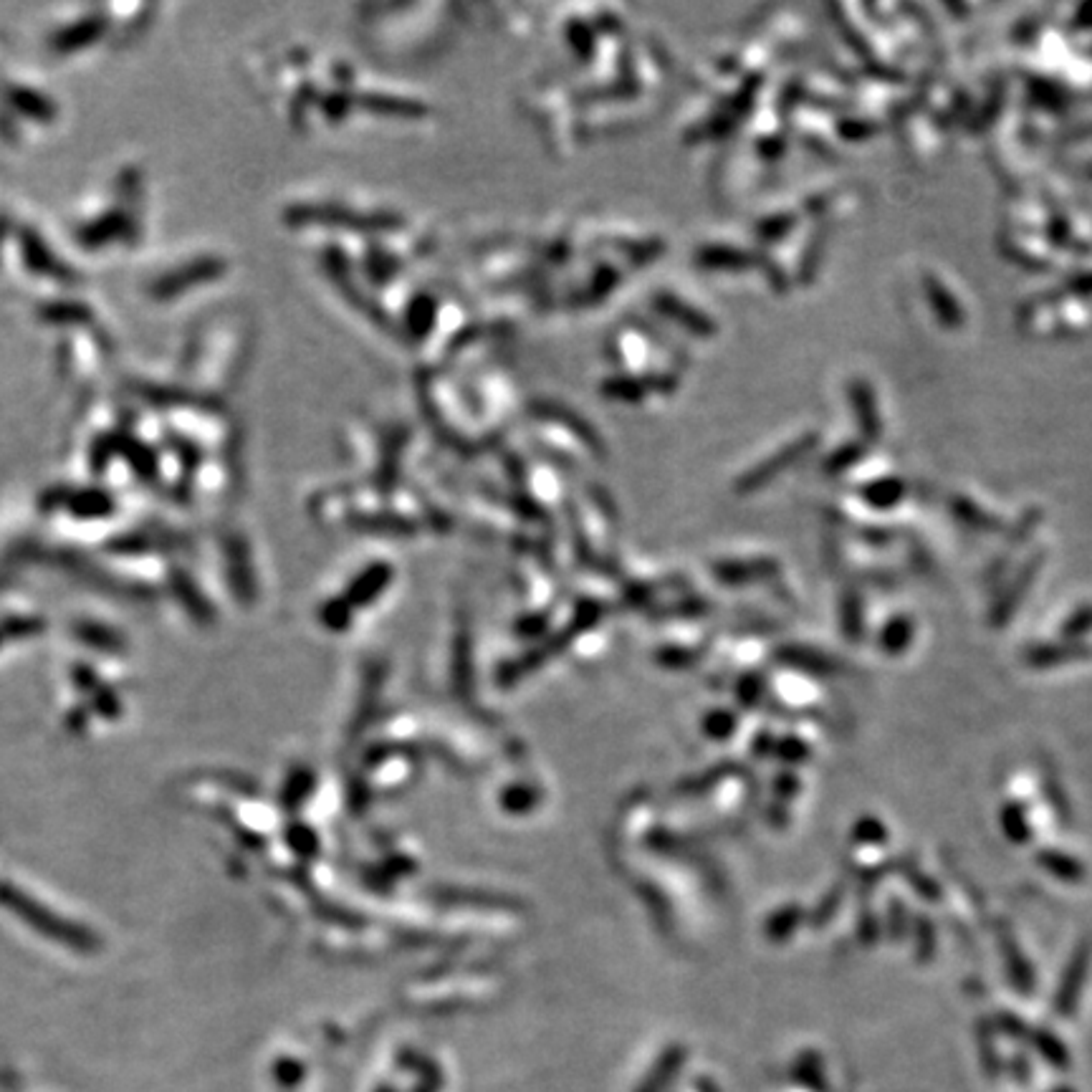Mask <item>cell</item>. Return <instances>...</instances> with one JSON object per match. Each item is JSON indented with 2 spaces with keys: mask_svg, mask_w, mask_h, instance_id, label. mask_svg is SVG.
<instances>
[{
  "mask_svg": "<svg viewBox=\"0 0 1092 1092\" xmlns=\"http://www.w3.org/2000/svg\"><path fill=\"white\" fill-rule=\"evenodd\" d=\"M863 630V607H860L858 595H847L845 597V632L850 637H860Z\"/></svg>",
  "mask_w": 1092,
  "mask_h": 1092,
  "instance_id": "23",
  "label": "cell"
},
{
  "mask_svg": "<svg viewBox=\"0 0 1092 1092\" xmlns=\"http://www.w3.org/2000/svg\"><path fill=\"white\" fill-rule=\"evenodd\" d=\"M999 943H1002L1004 959L1009 961V969L1014 972L1016 981L1022 986H1029V976H1032V972H1029V964L1024 961L1022 948L1016 946L1014 936H1009V931H999Z\"/></svg>",
  "mask_w": 1092,
  "mask_h": 1092,
  "instance_id": "17",
  "label": "cell"
},
{
  "mask_svg": "<svg viewBox=\"0 0 1092 1092\" xmlns=\"http://www.w3.org/2000/svg\"><path fill=\"white\" fill-rule=\"evenodd\" d=\"M951 511L961 524H966V527L981 529V531H994V529H999V521L994 519V516L986 514V511H981V508H978L973 501H969V498H953Z\"/></svg>",
  "mask_w": 1092,
  "mask_h": 1092,
  "instance_id": "16",
  "label": "cell"
},
{
  "mask_svg": "<svg viewBox=\"0 0 1092 1092\" xmlns=\"http://www.w3.org/2000/svg\"><path fill=\"white\" fill-rule=\"evenodd\" d=\"M1087 632H1092V604H1082V607L1075 610L1073 615L1067 617L1065 625H1062V635H1065L1067 640H1079V637H1085Z\"/></svg>",
  "mask_w": 1092,
  "mask_h": 1092,
  "instance_id": "18",
  "label": "cell"
},
{
  "mask_svg": "<svg viewBox=\"0 0 1092 1092\" xmlns=\"http://www.w3.org/2000/svg\"><path fill=\"white\" fill-rule=\"evenodd\" d=\"M1090 959H1092V943L1090 940H1082L1077 946V951H1075V956L1070 959V966H1067L1065 972V978H1062V986H1060V1002L1065 1004L1070 997H1077L1079 994V986H1082V981H1085V972L1087 966H1090Z\"/></svg>",
  "mask_w": 1092,
  "mask_h": 1092,
  "instance_id": "9",
  "label": "cell"
},
{
  "mask_svg": "<svg viewBox=\"0 0 1092 1092\" xmlns=\"http://www.w3.org/2000/svg\"><path fill=\"white\" fill-rule=\"evenodd\" d=\"M794 221H797L794 216L781 213V216L767 218V221L759 222V225H756V233H759L762 241H779V238H784V235L794 228Z\"/></svg>",
  "mask_w": 1092,
  "mask_h": 1092,
  "instance_id": "20",
  "label": "cell"
},
{
  "mask_svg": "<svg viewBox=\"0 0 1092 1092\" xmlns=\"http://www.w3.org/2000/svg\"><path fill=\"white\" fill-rule=\"evenodd\" d=\"M923 291H926L928 301H931V309H934V314L938 317V322L946 329H961L966 322V314L964 309H961L959 299L953 296L951 291H948L943 284H940L936 276H923Z\"/></svg>",
  "mask_w": 1092,
  "mask_h": 1092,
  "instance_id": "4",
  "label": "cell"
},
{
  "mask_svg": "<svg viewBox=\"0 0 1092 1092\" xmlns=\"http://www.w3.org/2000/svg\"><path fill=\"white\" fill-rule=\"evenodd\" d=\"M860 936H863V940H870V943L877 938L875 918H870V923H868V918H863V921H860Z\"/></svg>",
  "mask_w": 1092,
  "mask_h": 1092,
  "instance_id": "29",
  "label": "cell"
},
{
  "mask_svg": "<svg viewBox=\"0 0 1092 1092\" xmlns=\"http://www.w3.org/2000/svg\"><path fill=\"white\" fill-rule=\"evenodd\" d=\"M847 394H850L852 410H855V418H858L860 432L865 435V440H870L872 443V440L880 438V432H883V420H880V410H877L875 390L858 377V380H852L850 385H847Z\"/></svg>",
  "mask_w": 1092,
  "mask_h": 1092,
  "instance_id": "2",
  "label": "cell"
},
{
  "mask_svg": "<svg viewBox=\"0 0 1092 1092\" xmlns=\"http://www.w3.org/2000/svg\"><path fill=\"white\" fill-rule=\"evenodd\" d=\"M539 413L544 415V418H552V420H560V423H564V426L572 427L574 432H577L579 438L587 440V445L590 448H595V451H602V443H599V435L590 427V423H585V420L579 418V415H574L572 410H566V407H539Z\"/></svg>",
  "mask_w": 1092,
  "mask_h": 1092,
  "instance_id": "13",
  "label": "cell"
},
{
  "mask_svg": "<svg viewBox=\"0 0 1092 1092\" xmlns=\"http://www.w3.org/2000/svg\"><path fill=\"white\" fill-rule=\"evenodd\" d=\"M435 299L432 296H418V299L410 304V312H407V329H410V334H413L415 339L426 337L427 331L432 329V322H435Z\"/></svg>",
  "mask_w": 1092,
  "mask_h": 1092,
  "instance_id": "15",
  "label": "cell"
},
{
  "mask_svg": "<svg viewBox=\"0 0 1092 1092\" xmlns=\"http://www.w3.org/2000/svg\"><path fill=\"white\" fill-rule=\"evenodd\" d=\"M1002 830L1011 842H1016V845H1027L1029 839H1032V827H1029L1027 814H1024L1022 806L1014 804V802H1011V804H1004Z\"/></svg>",
  "mask_w": 1092,
  "mask_h": 1092,
  "instance_id": "14",
  "label": "cell"
},
{
  "mask_svg": "<svg viewBox=\"0 0 1092 1092\" xmlns=\"http://www.w3.org/2000/svg\"><path fill=\"white\" fill-rule=\"evenodd\" d=\"M855 839H858V842H870V845H880V842H885V839H888V833H885V827L880 825L875 817H865V819H860L858 827H855Z\"/></svg>",
  "mask_w": 1092,
  "mask_h": 1092,
  "instance_id": "21",
  "label": "cell"
},
{
  "mask_svg": "<svg viewBox=\"0 0 1092 1092\" xmlns=\"http://www.w3.org/2000/svg\"><path fill=\"white\" fill-rule=\"evenodd\" d=\"M699 266L703 268H749L756 266L754 260H759L756 256L746 254L741 248H729V246H705L699 251Z\"/></svg>",
  "mask_w": 1092,
  "mask_h": 1092,
  "instance_id": "7",
  "label": "cell"
},
{
  "mask_svg": "<svg viewBox=\"0 0 1092 1092\" xmlns=\"http://www.w3.org/2000/svg\"><path fill=\"white\" fill-rule=\"evenodd\" d=\"M863 498L865 503H870L872 508H893L898 506V503L903 501V495H905V486H903L901 478H877V481L868 483V486H863Z\"/></svg>",
  "mask_w": 1092,
  "mask_h": 1092,
  "instance_id": "10",
  "label": "cell"
},
{
  "mask_svg": "<svg viewBox=\"0 0 1092 1092\" xmlns=\"http://www.w3.org/2000/svg\"><path fill=\"white\" fill-rule=\"evenodd\" d=\"M814 443H817V435H802L800 440H794V443H789L787 448H781L776 456L767 458V461H762V463L756 465L751 473H746V476L738 478V491H741V494H746V491L762 489L764 483L771 481L774 476H779L781 470H787L789 465L797 463L800 458H804L806 453L812 451Z\"/></svg>",
  "mask_w": 1092,
  "mask_h": 1092,
  "instance_id": "1",
  "label": "cell"
},
{
  "mask_svg": "<svg viewBox=\"0 0 1092 1092\" xmlns=\"http://www.w3.org/2000/svg\"><path fill=\"white\" fill-rule=\"evenodd\" d=\"M364 107L369 112L377 115H392V117H426L430 109L426 104L415 102V99H400V96H385V94H367L362 99Z\"/></svg>",
  "mask_w": 1092,
  "mask_h": 1092,
  "instance_id": "8",
  "label": "cell"
},
{
  "mask_svg": "<svg viewBox=\"0 0 1092 1092\" xmlns=\"http://www.w3.org/2000/svg\"><path fill=\"white\" fill-rule=\"evenodd\" d=\"M913 635H915L913 620L905 615H898L883 628L880 648H883L885 655H901L908 650V645L913 642Z\"/></svg>",
  "mask_w": 1092,
  "mask_h": 1092,
  "instance_id": "12",
  "label": "cell"
},
{
  "mask_svg": "<svg viewBox=\"0 0 1092 1092\" xmlns=\"http://www.w3.org/2000/svg\"><path fill=\"white\" fill-rule=\"evenodd\" d=\"M839 134L842 137H847V140H865V137H870L872 132H875V127H872L870 121L865 119H845L839 121Z\"/></svg>",
  "mask_w": 1092,
  "mask_h": 1092,
  "instance_id": "25",
  "label": "cell"
},
{
  "mask_svg": "<svg viewBox=\"0 0 1092 1092\" xmlns=\"http://www.w3.org/2000/svg\"><path fill=\"white\" fill-rule=\"evenodd\" d=\"M648 385H640L637 380H628V377H623V380H610L604 382L602 392L610 394V397H615V400H642V394L648 392Z\"/></svg>",
  "mask_w": 1092,
  "mask_h": 1092,
  "instance_id": "19",
  "label": "cell"
},
{
  "mask_svg": "<svg viewBox=\"0 0 1092 1092\" xmlns=\"http://www.w3.org/2000/svg\"><path fill=\"white\" fill-rule=\"evenodd\" d=\"M915 926H918V931H915V936H918V956H921V959H928V956L934 953V946H936L934 926H931L926 918H918Z\"/></svg>",
  "mask_w": 1092,
  "mask_h": 1092,
  "instance_id": "24",
  "label": "cell"
},
{
  "mask_svg": "<svg viewBox=\"0 0 1092 1092\" xmlns=\"http://www.w3.org/2000/svg\"><path fill=\"white\" fill-rule=\"evenodd\" d=\"M1073 31H1092V3H1085L1075 11L1073 20H1070Z\"/></svg>",
  "mask_w": 1092,
  "mask_h": 1092,
  "instance_id": "27",
  "label": "cell"
},
{
  "mask_svg": "<svg viewBox=\"0 0 1092 1092\" xmlns=\"http://www.w3.org/2000/svg\"><path fill=\"white\" fill-rule=\"evenodd\" d=\"M893 905V910H890V915H893V921L890 923V934H893V938H901L903 936V926H905V910H903V903L901 901H893L890 903ZM888 915V918H890Z\"/></svg>",
  "mask_w": 1092,
  "mask_h": 1092,
  "instance_id": "28",
  "label": "cell"
},
{
  "mask_svg": "<svg viewBox=\"0 0 1092 1092\" xmlns=\"http://www.w3.org/2000/svg\"><path fill=\"white\" fill-rule=\"evenodd\" d=\"M1090 655L1092 650L1087 645H1082V642H1054V645L1044 642V645L1029 648L1024 653V663L1029 667H1035V670H1047V667H1057L1062 663L1085 661Z\"/></svg>",
  "mask_w": 1092,
  "mask_h": 1092,
  "instance_id": "3",
  "label": "cell"
},
{
  "mask_svg": "<svg viewBox=\"0 0 1092 1092\" xmlns=\"http://www.w3.org/2000/svg\"><path fill=\"white\" fill-rule=\"evenodd\" d=\"M1037 863H1040L1049 875L1060 877L1065 883H1079V880L1085 877V868H1082V863L1075 860L1073 855H1065V852L1041 850L1040 855H1037Z\"/></svg>",
  "mask_w": 1092,
  "mask_h": 1092,
  "instance_id": "11",
  "label": "cell"
},
{
  "mask_svg": "<svg viewBox=\"0 0 1092 1092\" xmlns=\"http://www.w3.org/2000/svg\"><path fill=\"white\" fill-rule=\"evenodd\" d=\"M1041 560H1044V554H1037L1035 560L1029 562L1022 572L1016 574L1014 585L1007 590V595H1002V599L997 602V610H994V625H997V628L1007 625V623H1009V617H1014L1016 607H1019V602H1022L1024 595H1027L1029 585H1032L1037 574H1040Z\"/></svg>",
  "mask_w": 1092,
  "mask_h": 1092,
  "instance_id": "5",
  "label": "cell"
},
{
  "mask_svg": "<svg viewBox=\"0 0 1092 1092\" xmlns=\"http://www.w3.org/2000/svg\"><path fill=\"white\" fill-rule=\"evenodd\" d=\"M569 36H572V44L574 49H577L582 56H590L592 49H595V39H592V31L587 26H579V23H574L572 28H569Z\"/></svg>",
  "mask_w": 1092,
  "mask_h": 1092,
  "instance_id": "26",
  "label": "cell"
},
{
  "mask_svg": "<svg viewBox=\"0 0 1092 1092\" xmlns=\"http://www.w3.org/2000/svg\"><path fill=\"white\" fill-rule=\"evenodd\" d=\"M860 456H863V445H842L839 451H835L833 456L827 458V470H830V473L847 470Z\"/></svg>",
  "mask_w": 1092,
  "mask_h": 1092,
  "instance_id": "22",
  "label": "cell"
},
{
  "mask_svg": "<svg viewBox=\"0 0 1092 1092\" xmlns=\"http://www.w3.org/2000/svg\"><path fill=\"white\" fill-rule=\"evenodd\" d=\"M655 306H658L665 317L680 322V326H686V329H691L693 334H699V337H711V334H716V324H713L711 319L703 317L699 309H693V306L675 299L673 293H658V296H655Z\"/></svg>",
  "mask_w": 1092,
  "mask_h": 1092,
  "instance_id": "6",
  "label": "cell"
}]
</instances>
